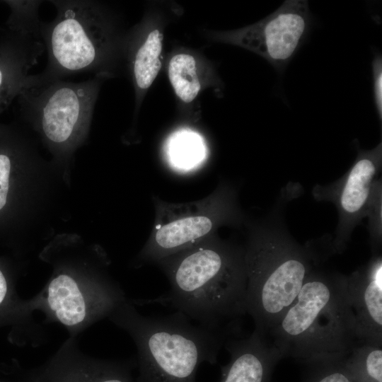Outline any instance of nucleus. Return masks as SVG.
<instances>
[{
  "label": "nucleus",
  "mask_w": 382,
  "mask_h": 382,
  "mask_svg": "<svg viewBox=\"0 0 382 382\" xmlns=\"http://www.w3.org/2000/svg\"><path fill=\"white\" fill-rule=\"evenodd\" d=\"M158 262L170 284L164 301L199 325L238 335L246 313L244 248L203 241Z\"/></svg>",
  "instance_id": "obj_1"
},
{
  "label": "nucleus",
  "mask_w": 382,
  "mask_h": 382,
  "mask_svg": "<svg viewBox=\"0 0 382 382\" xmlns=\"http://www.w3.org/2000/svg\"><path fill=\"white\" fill-rule=\"evenodd\" d=\"M266 336L282 357L306 365L345 359L359 337L346 276L313 268L296 300Z\"/></svg>",
  "instance_id": "obj_2"
},
{
  "label": "nucleus",
  "mask_w": 382,
  "mask_h": 382,
  "mask_svg": "<svg viewBox=\"0 0 382 382\" xmlns=\"http://www.w3.org/2000/svg\"><path fill=\"white\" fill-rule=\"evenodd\" d=\"M56 17L40 23V36L47 54V65L37 76L63 79L80 73L109 79L124 70L127 31L121 19L105 3L93 0H52Z\"/></svg>",
  "instance_id": "obj_3"
},
{
  "label": "nucleus",
  "mask_w": 382,
  "mask_h": 382,
  "mask_svg": "<svg viewBox=\"0 0 382 382\" xmlns=\"http://www.w3.org/2000/svg\"><path fill=\"white\" fill-rule=\"evenodd\" d=\"M108 318L132 337L137 349L136 382H196L199 366L214 364L226 335L192 324L179 311L141 315L127 298Z\"/></svg>",
  "instance_id": "obj_4"
},
{
  "label": "nucleus",
  "mask_w": 382,
  "mask_h": 382,
  "mask_svg": "<svg viewBox=\"0 0 382 382\" xmlns=\"http://www.w3.org/2000/svg\"><path fill=\"white\" fill-rule=\"evenodd\" d=\"M244 252L246 313L255 330L266 335L296 300L315 255L294 240L277 216L254 229Z\"/></svg>",
  "instance_id": "obj_5"
},
{
  "label": "nucleus",
  "mask_w": 382,
  "mask_h": 382,
  "mask_svg": "<svg viewBox=\"0 0 382 382\" xmlns=\"http://www.w3.org/2000/svg\"><path fill=\"white\" fill-rule=\"evenodd\" d=\"M108 79L96 75L74 82L30 75L19 93L22 111L48 142L59 147L71 146L87 129L102 85Z\"/></svg>",
  "instance_id": "obj_6"
},
{
  "label": "nucleus",
  "mask_w": 382,
  "mask_h": 382,
  "mask_svg": "<svg viewBox=\"0 0 382 382\" xmlns=\"http://www.w3.org/2000/svg\"><path fill=\"white\" fill-rule=\"evenodd\" d=\"M307 1H285L274 13L245 27L231 30H204L212 41L238 46L261 56L276 69L288 64L308 31Z\"/></svg>",
  "instance_id": "obj_7"
},
{
  "label": "nucleus",
  "mask_w": 382,
  "mask_h": 382,
  "mask_svg": "<svg viewBox=\"0 0 382 382\" xmlns=\"http://www.w3.org/2000/svg\"><path fill=\"white\" fill-rule=\"evenodd\" d=\"M382 144L371 150L359 149L354 163L340 180L326 186L316 185L313 195L318 201L335 204L338 224L332 251L342 253L354 228L366 216L372 189L381 169Z\"/></svg>",
  "instance_id": "obj_8"
},
{
  "label": "nucleus",
  "mask_w": 382,
  "mask_h": 382,
  "mask_svg": "<svg viewBox=\"0 0 382 382\" xmlns=\"http://www.w3.org/2000/svg\"><path fill=\"white\" fill-rule=\"evenodd\" d=\"M174 4L157 3L148 8L141 20L127 31L123 66L134 93V117H137L146 95L163 66L164 33L166 26L180 16Z\"/></svg>",
  "instance_id": "obj_9"
},
{
  "label": "nucleus",
  "mask_w": 382,
  "mask_h": 382,
  "mask_svg": "<svg viewBox=\"0 0 382 382\" xmlns=\"http://www.w3.org/2000/svg\"><path fill=\"white\" fill-rule=\"evenodd\" d=\"M137 361H115L89 356L69 337L41 366L33 370L35 382H134L132 371Z\"/></svg>",
  "instance_id": "obj_10"
},
{
  "label": "nucleus",
  "mask_w": 382,
  "mask_h": 382,
  "mask_svg": "<svg viewBox=\"0 0 382 382\" xmlns=\"http://www.w3.org/2000/svg\"><path fill=\"white\" fill-rule=\"evenodd\" d=\"M347 291L359 337L365 343L382 347V258L369 261L346 276Z\"/></svg>",
  "instance_id": "obj_11"
},
{
  "label": "nucleus",
  "mask_w": 382,
  "mask_h": 382,
  "mask_svg": "<svg viewBox=\"0 0 382 382\" xmlns=\"http://www.w3.org/2000/svg\"><path fill=\"white\" fill-rule=\"evenodd\" d=\"M224 346L230 361L221 367V382H269L283 358L270 339L256 330L247 337H229Z\"/></svg>",
  "instance_id": "obj_12"
},
{
  "label": "nucleus",
  "mask_w": 382,
  "mask_h": 382,
  "mask_svg": "<svg viewBox=\"0 0 382 382\" xmlns=\"http://www.w3.org/2000/svg\"><path fill=\"white\" fill-rule=\"evenodd\" d=\"M166 71L174 93L183 108L191 110L200 93L213 88L222 93L224 83L212 62L195 50L177 48L170 54Z\"/></svg>",
  "instance_id": "obj_13"
},
{
  "label": "nucleus",
  "mask_w": 382,
  "mask_h": 382,
  "mask_svg": "<svg viewBox=\"0 0 382 382\" xmlns=\"http://www.w3.org/2000/svg\"><path fill=\"white\" fill-rule=\"evenodd\" d=\"M216 221L214 215L204 212L186 213L164 221L154 233L143 257L159 261L205 241Z\"/></svg>",
  "instance_id": "obj_14"
},
{
  "label": "nucleus",
  "mask_w": 382,
  "mask_h": 382,
  "mask_svg": "<svg viewBox=\"0 0 382 382\" xmlns=\"http://www.w3.org/2000/svg\"><path fill=\"white\" fill-rule=\"evenodd\" d=\"M352 382H382V348L369 343L355 347L344 359Z\"/></svg>",
  "instance_id": "obj_15"
},
{
  "label": "nucleus",
  "mask_w": 382,
  "mask_h": 382,
  "mask_svg": "<svg viewBox=\"0 0 382 382\" xmlns=\"http://www.w3.org/2000/svg\"><path fill=\"white\" fill-rule=\"evenodd\" d=\"M168 155L172 163L180 169H190L202 161L205 147L202 139L195 132L181 131L170 139Z\"/></svg>",
  "instance_id": "obj_16"
},
{
  "label": "nucleus",
  "mask_w": 382,
  "mask_h": 382,
  "mask_svg": "<svg viewBox=\"0 0 382 382\" xmlns=\"http://www.w3.org/2000/svg\"><path fill=\"white\" fill-rule=\"evenodd\" d=\"M303 382H352L344 364V359L307 365Z\"/></svg>",
  "instance_id": "obj_17"
},
{
  "label": "nucleus",
  "mask_w": 382,
  "mask_h": 382,
  "mask_svg": "<svg viewBox=\"0 0 382 382\" xmlns=\"http://www.w3.org/2000/svg\"><path fill=\"white\" fill-rule=\"evenodd\" d=\"M366 216L373 255L378 254L381 243V183L378 178L372 189Z\"/></svg>",
  "instance_id": "obj_18"
},
{
  "label": "nucleus",
  "mask_w": 382,
  "mask_h": 382,
  "mask_svg": "<svg viewBox=\"0 0 382 382\" xmlns=\"http://www.w3.org/2000/svg\"><path fill=\"white\" fill-rule=\"evenodd\" d=\"M372 74L374 83V95L378 116L382 118V59L381 55L376 54L372 61Z\"/></svg>",
  "instance_id": "obj_19"
},
{
  "label": "nucleus",
  "mask_w": 382,
  "mask_h": 382,
  "mask_svg": "<svg viewBox=\"0 0 382 382\" xmlns=\"http://www.w3.org/2000/svg\"><path fill=\"white\" fill-rule=\"evenodd\" d=\"M10 170L11 161L9 157L0 154V209L4 207L6 202Z\"/></svg>",
  "instance_id": "obj_20"
},
{
  "label": "nucleus",
  "mask_w": 382,
  "mask_h": 382,
  "mask_svg": "<svg viewBox=\"0 0 382 382\" xmlns=\"http://www.w3.org/2000/svg\"><path fill=\"white\" fill-rule=\"evenodd\" d=\"M30 382H35V381L30 380Z\"/></svg>",
  "instance_id": "obj_21"
}]
</instances>
